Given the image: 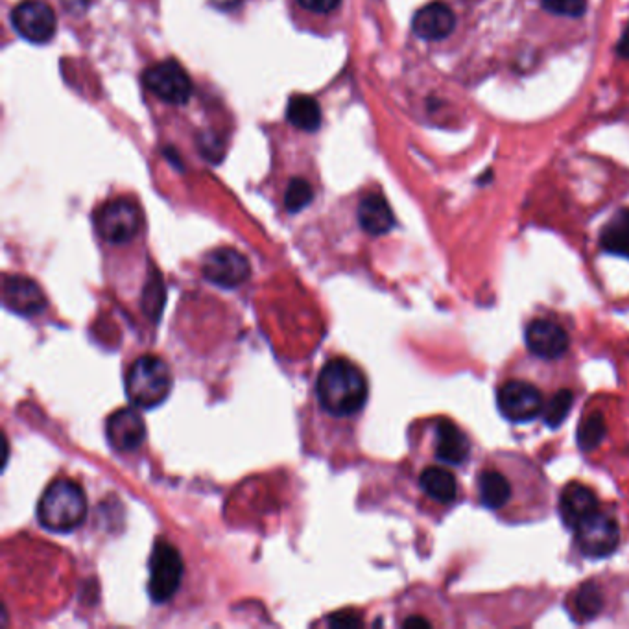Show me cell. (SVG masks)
Wrapping results in <instances>:
<instances>
[{
    "instance_id": "1",
    "label": "cell",
    "mask_w": 629,
    "mask_h": 629,
    "mask_svg": "<svg viewBox=\"0 0 629 629\" xmlns=\"http://www.w3.org/2000/svg\"><path fill=\"white\" fill-rule=\"evenodd\" d=\"M316 393L321 408L334 417L358 414L368 401V380L358 366L345 358H334L320 371Z\"/></svg>"
},
{
    "instance_id": "2",
    "label": "cell",
    "mask_w": 629,
    "mask_h": 629,
    "mask_svg": "<svg viewBox=\"0 0 629 629\" xmlns=\"http://www.w3.org/2000/svg\"><path fill=\"white\" fill-rule=\"evenodd\" d=\"M87 499L84 489L72 480H54L37 504V519L43 528L67 534L84 523Z\"/></svg>"
},
{
    "instance_id": "3",
    "label": "cell",
    "mask_w": 629,
    "mask_h": 629,
    "mask_svg": "<svg viewBox=\"0 0 629 629\" xmlns=\"http://www.w3.org/2000/svg\"><path fill=\"white\" fill-rule=\"evenodd\" d=\"M172 390V371L163 358L144 355L131 364L126 375V393L137 408L152 410L165 403Z\"/></svg>"
},
{
    "instance_id": "4",
    "label": "cell",
    "mask_w": 629,
    "mask_h": 629,
    "mask_svg": "<svg viewBox=\"0 0 629 629\" xmlns=\"http://www.w3.org/2000/svg\"><path fill=\"white\" fill-rule=\"evenodd\" d=\"M143 224V216L135 203L126 198L111 200L98 209L95 226L98 235L109 244H128L137 237Z\"/></svg>"
},
{
    "instance_id": "5",
    "label": "cell",
    "mask_w": 629,
    "mask_h": 629,
    "mask_svg": "<svg viewBox=\"0 0 629 629\" xmlns=\"http://www.w3.org/2000/svg\"><path fill=\"white\" fill-rule=\"evenodd\" d=\"M574 539L585 558H609L620 545V526L613 515L596 511L574 530Z\"/></svg>"
},
{
    "instance_id": "6",
    "label": "cell",
    "mask_w": 629,
    "mask_h": 629,
    "mask_svg": "<svg viewBox=\"0 0 629 629\" xmlns=\"http://www.w3.org/2000/svg\"><path fill=\"white\" fill-rule=\"evenodd\" d=\"M183 578V559L178 550L167 543L165 539H159L154 546L152 558H150V582L148 591L155 604L168 602L179 589V583Z\"/></svg>"
},
{
    "instance_id": "7",
    "label": "cell",
    "mask_w": 629,
    "mask_h": 629,
    "mask_svg": "<svg viewBox=\"0 0 629 629\" xmlns=\"http://www.w3.org/2000/svg\"><path fill=\"white\" fill-rule=\"evenodd\" d=\"M497 406L510 423H528L541 416L545 403L539 388L526 380H508L497 390Z\"/></svg>"
},
{
    "instance_id": "8",
    "label": "cell",
    "mask_w": 629,
    "mask_h": 629,
    "mask_svg": "<svg viewBox=\"0 0 629 629\" xmlns=\"http://www.w3.org/2000/svg\"><path fill=\"white\" fill-rule=\"evenodd\" d=\"M146 89L159 100L181 106L192 96V82L187 71L176 61H161L144 71Z\"/></svg>"
},
{
    "instance_id": "9",
    "label": "cell",
    "mask_w": 629,
    "mask_h": 629,
    "mask_svg": "<svg viewBox=\"0 0 629 629\" xmlns=\"http://www.w3.org/2000/svg\"><path fill=\"white\" fill-rule=\"evenodd\" d=\"M13 28L30 43L45 45L56 34V13L43 0H23L12 12Z\"/></svg>"
},
{
    "instance_id": "10",
    "label": "cell",
    "mask_w": 629,
    "mask_h": 629,
    "mask_svg": "<svg viewBox=\"0 0 629 629\" xmlns=\"http://www.w3.org/2000/svg\"><path fill=\"white\" fill-rule=\"evenodd\" d=\"M202 272L209 283L231 290L250 279L251 266L246 255L240 251L218 248L205 255Z\"/></svg>"
},
{
    "instance_id": "11",
    "label": "cell",
    "mask_w": 629,
    "mask_h": 629,
    "mask_svg": "<svg viewBox=\"0 0 629 629\" xmlns=\"http://www.w3.org/2000/svg\"><path fill=\"white\" fill-rule=\"evenodd\" d=\"M524 342L535 357L545 360H556L569 351V333L559 325L558 321L534 320L526 325Z\"/></svg>"
},
{
    "instance_id": "12",
    "label": "cell",
    "mask_w": 629,
    "mask_h": 629,
    "mask_svg": "<svg viewBox=\"0 0 629 629\" xmlns=\"http://www.w3.org/2000/svg\"><path fill=\"white\" fill-rule=\"evenodd\" d=\"M107 440L111 447L119 452H131L139 449L146 438L144 419L135 408H122L106 423Z\"/></svg>"
},
{
    "instance_id": "13",
    "label": "cell",
    "mask_w": 629,
    "mask_h": 629,
    "mask_svg": "<svg viewBox=\"0 0 629 629\" xmlns=\"http://www.w3.org/2000/svg\"><path fill=\"white\" fill-rule=\"evenodd\" d=\"M2 297L4 305L21 316H37L47 307V297L36 281L21 275H10L4 279Z\"/></svg>"
},
{
    "instance_id": "14",
    "label": "cell",
    "mask_w": 629,
    "mask_h": 629,
    "mask_svg": "<svg viewBox=\"0 0 629 629\" xmlns=\"http://www.w3.org/2000/svg\"><path fill=\"white\" fill-rule=\"evenodd\" d=\"M476 491L480 504L487 510L502 513L510 508L513 500L511 478L497 465L484 467L476 476Z\"/></svg>"
},
{
    "instance_id": "15",
    "label": "cell",
    "mask_w": 629,
    "mask_h": 629,
    "mask_svg": "<svg viewBox=\"0 0 629 629\" xmlns=\"http://www.w3.org/2000/svg\"><path fill=\"white\" fill-rule=\"evenodd\" d=\"M596 511H598V499L591 487L583 486L578 482H570L569 486L563 487L561 497H559V517L567 528L576 530Z\"/></svg>"
},
{
    "instance_id": "16",
    "label": "cell",
    "mask_w": 629,
    "mask_h": 629,
    "mask_svg": "<svg viewBox=\"0 0 629 629\" xmlns=\"http://www.w3.org/2000/svg\"><path fill=\"white\" fill-rule=\"evenodd\" d=\"M412 28L425 41H441L456 28V15L443 2H430L414 15Z\"/></svg>"
},
{
    "instance_id": "17",
    "label": "cell",
    "mask_w": 629,
    "mask_h": 629,
    "mask_svg": "<svg viewBox=\"0 0 629 629\" xmlns=\"http://www.w3.org/2000/svg\"><path fill=\"white\" fill-rule=\"evenodd\" d=\"M434 454L441 463L460 467L469 462L471 456V441L462 428L452 421H440L436 427V443Z\"/></svg>"
},
{
    "instance_id": "18",
    "label": "cell",
    "mask_w": 629,
    "mask_h": 629,
    "mask_svg": "<svg viewBox=\"0 0 629 629\" xmlns=\"http://www.w3.org/2000/svg\"><path fill=\"white\" fill-rule=\"evenodd\" d=\"M358 222L366 233L373 237H380L392 231L395 226V216H393L390 203L386 202L380 194H368L358 205Z\"/></svg>"
},
{
    "instance_id": "19",
    "label": "cell",
    "mask_w": 629,
    "mask_h": 629,
    "mask_svg": "<svg viewBox=\"0 0 629 629\" xmlns=\"http://www.w3.org/2000/svg\"><path fill=\"white\" fill-rule=\"evenodd\" d=\"M421 491L438 504H452L458 497V482L445 467H427L419 476Z\"/></svg>"
},
{
    "instance_id": "20",
    "label": "cell",
    "mask_w": 629,
    "mask_h": 629,
    "mask_svg": "<svg viewBox=\"0 0 629 629\" xmlns=\"http://www.w3.org/2000/svg\"><path fill=\"white\" fill-rule=\"evenodd\" d=\"M600 248L611 255L629 259V209H620L604 226L600 233Z\"/></svg>"
},
{
    "instance_id": "21",
    "label": "cell",
    "mask_w": 629,
    "mask_h": 629,
    "mask_svg": "<svg viewBox=\"0 0 629 629\" xmlns=\"http://www.w3.org/2000/svg\"><path fill=\"white\" fill-rule=\"evenodd\" d=\"M286 117L292 126H296L297 130L312 133L321 126L320 106L314 98L307 95H297L290 98Z\"/></svg>"
},
{
    "instance_id": "22",
    "label": "cell",
    "mask_w": 629,
    "mask_h": 629,
    "mask_svg": "<svg viewBox=\"0 0 629 629\" xmlns=\"http://www.w3.org/2000/svg\"><path fill=\"white\" fill-rule=\"evenodd\" d=\"M606 434V419L600 412H594L591 416L585 417L578 427V432H576L580 451L593 452L594 449H598L606 438Z\"/></svg>"
},
{
    "instance_id": "23",
    "label": "cell",
    "mask_w": 629,
    "mask_h": 629,
    "mask_svg": "<svg viewBox=\"0 0 629 629\" xmlns=\"http://www.w3.org/2000/svg\"><path fill=\"white\" fill-rule=\"evenodd\" d=\"M572 606H574V613L580 617V620H591V618L598 617V613L602 611L604 596L596 585L587 583V585H582L574 594Z\"/></svg>"
},
{
    "instance_id": "24",
    "label": "cell",
    "mask_w": 629,
    "mask_h": 629,
    "mask_svg": "<svg viewBox=\"0 0 629 629\" xmlns=\"http://www.w3.org/2000/svg\"><path fill=\"white\" fill-rule=\"evenodd\" d=\"M574 404V393L570 390H559L548 403L545 404L541 417L548 428H559L570 414Z\"/></svg>"
},
{
    "instance_id": "25",
    "label": "cell",
    "mask_w": 629,
    "mask_h": 629,
    "mask_svg": "<svg viewBox=\"0 0 629 629\" xmlns=\"http://www.w3.org/2000/svg\"><path fill=\"white\" fill-rule=\"evenodd\" d=\"M314 198V192L309 181L303 178H296L290 181L285 194V207L288 213H299L303 211Z\"/></svg>"
},
{
    "instance_id": "26",
    "label": "cell",
    "mask_w": 629,
    "mask_h": 629,
    "mask_svg": "<svg viewBox=\"0 0 629 629\" xmlns=\"http://www.w3.org/2000/svg\"><path fill=\"white\" fill-rule=\"evenodd\" d=\"M546 12L578 19L587 12V0H543Z\"/></svg>"
},
{
    "instance_id": "27",
    "label": "cell",
    "mask_w": 629,
    "mask_h": 629,
    "mask_svg": "<svg viewBox=\"0 0 629 629\" xmlns=\"http://www.w3.org/2000/svg\"><path fill=\"white\" fill-rule=\"evenodd\" d=\"M200 148H202V154L207 159H211V161H218L222 157V152H224L222 141L218 137H214V135H203Z\"/></svg>"
},
{
    "instance_id": "28",
    "label": "cell",
    "mask_w": 629,
    "mask_h": 629,
    "mask_svg": "<svg viewBox=\"0 0 629 629\" xmlns=\"http://www.w3.org/2000/svg\"><path fill=\"white\" fill-rule=\"evenodd\" d=\"M301 8L309 10L312 13H331L340 6L342 0H297Z\"/></svg>"
},
{
    "instance_id": "29",
    "label": "cell",
    "mask_w": 629,
    "mask_h": 629,
    "mask_svg": "<svg viewBox=\"0 0 629 629\" xmlns=\"http://www.w3.org/2000/svg\"><path fill=\"white\" fill-rule=\"evenodd\" d=\"M65 10L71 13H84L89 6V0H63Z\"/></svg>"
},
{
    "instance_id": "30",
    "label": "cell",
    "mask_w": 629,
    "mask_h": 629,
    "mask_svg": "<svg viewBox=\"0 0 629 629\" xmlns=\"http://www.w3.org/2000/svg\"><path fill=\"white\" fill-rule=\"evenodd\" d=\"M617 54L618 56H620V58H624V60H629V24L628 28H626V32L622 34V37H620V41H618Z\"/></svg>"
},
{
    "instance_id": "31",
    "label": "cell",
    "mask_w": 629,
    "mask_h": 629,
    "mask_svg": "<svg viewBox=\"0 0 629 629\" xmlns=\"http://www.w3.org/2000/svg\"><path fill=\"white\" fill-rule=\"evenodd\" d=\"M242 2H244V0H211V4H213L214 8L224 10V12L235 10Z\"/></svg>"
},
{
    "instance_id": "32",
    "label": "cell",
    "mask_w": 629,
    "mask_h": 629,
    "mask_svg": "<svg viewBox=\"0 0 629 629\" xmlns=\"http://www.w3.org/2000/svg\"><path fill=\"white\" fill-rule=\"evenodd\" d=\"M404 626H430V622H428L427 618L423 617H414V618H406L403 622Z\"/></svg>"
}]
</instances>
